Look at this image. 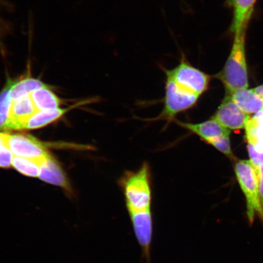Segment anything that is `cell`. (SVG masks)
Masks as SVG:
<instances>
[{
    "label": "cell",
    "instance_id": "cell-10",
    "mask_svg": "<svg viewBox=\"0 0 263 263\" xmlns=\"http://www.w3.org/2000/svg\"><path fill=\"white\" fill-rule=\"evenodd\" d=\"M36 111L30 95L12 100L10 115L13 130L24 129L25 123Z\"/></svg>",
    "mask_w": 263,
    "mask_h": 263
},
{
    "label": "cell",
    "instance_id": "cell-16",
    "mask_svg": "<svg viewBox=\"0 0 263 263\" xmlns=\"http://www.w3.org/2000/svg\"><path fill=\"white\" fill-rule=\"evenodd\" d=\"M35 107L37 111L55 109L61 104V100L48 86L39 88L30 95Z\"/></svg>",
    "mask_w": 263,
    "mask_h": 263
},
{
    "label": "cell",
    "instance_id": "cell-13",
    "mask_svg": "<svg viewBox=\"0 0 263 263\" xmlns=\"http://www.w3.org/2000/svg\"><path fill=\"white\" fill-rule=\"evenodd\" d=\"M29 73L18 80H11L10 97L12 100L29 95L39 88L48 86L38 79L31 77Z\"/></svg>",
    "mask_w": 263,
    "mask_h": 263
},
{
    "label": "cell",
    "instance_id": "cell-17",
    "mask_svg": "<svg viewBox=\"0 0 263 263\" xmlns=\"http://www.w3.org/2000/svg\"><path fill=\"white\" fill-rule=\"evenodd\" d=\"M11 79H8L3 89L0 92V131L13 130L11 119L12 100L10 97Z\"/></svg>",
    "mask_w": 263,
    "mask_h": 263
},
{
    "label": "cell",
    "instance_id": "cell-6",
    "mask_svg": "<svg viewBox=\"0 0 263 263\" xmlns=\"http://www.w3.org/2000/svg\"><path fill=\"white\" fill-rule=\"evenodd\" d=\"M5 143L14 157L25 158L41 164L51 156L44 144L29 136L5 134Z\"/></svg>",
    "mask_w": 263,
    "mask_h": 263
},
{
    "label": "cell",
    "instance_id": "cell-12",
    "mask_svg": "<svg viewBox=\"0 0 263 263\" xmlns=\"http://www.w3.org/2000/svg\"><path fill=\"white\" fill-rule=\"evenodd\" d=\"M248 144L259 153H263V110L250 118L246 126Z\"/></svg>",
    "mask_w": 263,
    "mask_h": 263
},
{
    "label": "cell",
    "instance_id": "cell-7",
    "mask_svg": "<svg viewBox=\"0 0 263 263\" xmlns=\"http://www.w3.org/2000/svg\"><path fill=\"white\" fill-rule=\"evenodd\" d=\"M173 122H175L183 129L196 135L203 142L213 147H215L219 141L230 135V130L222 126L213 118L197 123L183 122L178 120H175Z\"/></svg>",
    "mask_w": 263,
    "mask_h": 263
},
{
    "label": "cell",
    "instance_id": "cell-20",
    "mask_svg": "<svg viewBox=\"0 0 263 263\" xmlns=\"http://www.w3.org/2000/svg\"><path fill=\"white\" fill-rule=\"evenodd\" d=\"M249 157L251 158V162L253 165H259L263 164V153H259L256 151L251 144L248 145Z\"/></svg>",
    "mask_w": 263,
    "mask_h": 263
},
{
    "label": "cell",
    "instance_id": "cell-23",
    "mask_svg": "<svg viewBox=\"0 0 263 263\" xmlns=\"http://www.w3.org/2000/svg\"><path fill=\"white\" fill-rule=\"evenodd\" d=\"M5 25H3L2 24V21L1 20H0V34H1V33L2 32V28L3 27V26H4Z\"/></svg>",
    "mask_w": 263,
    "mask_h": 263
},
{
    "label": "cell",
    "instance_id": "cell-21",
    "mask_svg": "<svg viewBox=\"0 0 263 263\" xmlns=\"http://www.w3.org/2000/svg\"><path fill=\"white\" fill-rule=\"evenodd\" d=\"M253 166L254 167L256 176H257L259 196H260L261 203L263 209V164H259V165H253Z\"/></svg>",
    "mask_w": 263,
    "mask_h": 263
},
{
    "label": "cell",
    "instance_id": "cell-15",
    "mask_svg": "<svg viewBox=\"0 0 263 263\" xmlns=\"http://www.w3.org/2000/svg\"><path fill=\"white\" fill-rule=\"evenodd\" d=\"M233 20L231 31L235 32L251 19L256 0H232Z\"/></svg>",
    "mask_w": 263,
    "mask_h": 263
},
{
    "label": "cell",
    "instance_id": "cell-22",
    "mask_svg": "<svg viewBox=\"0 0 263 263\" xmlns=\"http://www.w3.org/2000/svg\"><path fill=\"white\" fill-rule=\"evenodd\" d=\"M255 93H257L259 96L263 98V84L259 85L258 87H256L255 88H253Z\"/></svg>",
    "mask_w": 263,
    "mask_h": 263
},
{
    "label": "cell",
    "instance_id": "cell-18",
    "mask_svg": "<svg viewBox=\"0 0 263 263\" xmlns=\"http://www.w3.org/2000/svg\"><path fill=\"white\" fill-rule=\"evenodd\" d=\"M12 166L18 172L26 176L37 177L40 172V163L25 158L13 157Z\"/></svg>",
    "mask_w": 263,
    "mask_h": 263
},
{
    "label": "cell",
    "instance_id": "cell-5",
    "mask_svg": "<svg viewBox=\"0 0 263 263\" xmlns=\"http://www.w3.org/2000/svg\"><path fill=\"white\" fill-rule=\"evenodd\" d=\"M166 77L189 88L199 96L202 97L208 90L211 77L199 70L187 61L183 54L179 64L172 70L162 68Z\"/></svg>",
    "mask_w": 263,
    "mask_h": 263
},
{
    "label": "cell",
    "instance_id": "cell-8",
    "mask_svg": "<svg viewBox=\"0 0 263 263\" xmlns=\"http://www.w3.org/2000/svg\"><path fill=\"white\" fill-rule=\"evenodd\" d=\"M212 118L229 130H239L246 127L251 117L227 95Z\"/></svg>",
    "mask_w": 263,
    "mask_h": 263
},
{
    "label": "cell",
    "instance_id": "cell-14",
    "mask_svg": "<svg viewBox=\"0 0 263 263\" xmlns=\"http://www.w3.org/2000/svg\"><path fill=\"white\" fill-rule=\"evenodd\" d=\"M70 108H55V109L37 111L26 121L24 129H36L47 126L58 120L68 112Z\"/></svg>",
    "mask_w": 263,
    "mask_h": 263
},
{
    "label": "cell",
    "instance_id": "cell-11",
    "mask_svg": "<svg viewBox=\"0 0 263 263\" xmlns=\"http://www.w3.org/2000/svg\"><path fill=\"white\" fill-rule=\"evenodd\" d=\"M229 95L246 114H256L263 110V98L253 89H240Z\"/></svg>",
    "mask_w": 263,
    "mask_h": 263
},
{
    "label": "cell",
    "instance_id": "cell-3",
    "mask_svg": "<svg viewBox=\"0 0 263 263\" xmlns=\"http://www.w3.org/2000/svg\"><path fill=\"white\" fill-rule=\"evenodd\" d=\"M200 97L189 88L166 77L163 110L159 116L152 121L164 120L167 123L173 122L177 115L195 107Z\"/></svg>",
    "mask_w": 263,
    "mask_h": 263
},
{
    "label": "cell",
    "instance_id": "cell-1",
    "mask_svg": "<svg viewBox=\"0 0 263 263\" xmlns=\"http://www.w3.org/2000/svg\"><path fill=\"white\" fill-rule=\"evenodd\" d=\"M118 184L129 215L153 212L152 174L149 163L144 162L136 171H125Z\"/></svg>",
    "mask_w": 263,
    "mask_h": 263
},
{
    "label": "cell",
    "instance_id": "cell-2",
    "mask_svg": "<svg viewBox=\"0 0 263 263\" xmlns=\"http://www.w3.org/2000/svg\"><path fill=\"white\" fill-rule=\"evenodd\" d=\"M249 22L235 32L231 51L222 70L216 75L226 88L227 94L248 88V71L246 57V34Z\"/></svg>",
    "mask_w": 263,
    "mask_h": 263
},
{
    "label": "cell",
    "instance_id": "cell-9",
    "mask_svg": "<svg viewBox=\"0 0 263 263\" xmlns=\"http://www.w3.org/2000/svg\"><path fill=\"white\" fill-rule=\"evenodd\" d=\"M39 177L46 183L61 187L70 198L74 196V190L67 176L57 161L51 156L41 163Z\"/></svg>",
    "mask_w": 263,
    "mask_h": 263
},
{
    "label": "cell",
    "instance_id": "cell-19",
    "mask_svg": "<svg viewBox=\"0 0 263 263\" xmlns=\"http://www.w3.org/2000/svg\"><path fill=\"white\" fill-rule=\"evenodd\" d=\"M13 157V154L5 143V133H0V167L9 168L11 167Z\"/></svg>",
    "mask_w": 263,
    "mask_h": 263
},
{
    "label": "cell",
    "instance_id": "cell-4",
    "mask_svg": "<svg viewBox=\"0 0 263 263\" xmlns=\"http://www.w3.org/2000/svg\"><path fill=\"white\" fill-rule=\"evenodd\" d=\"M235 173L246 197V214L250 225L254 222L256 216L263 223V209L257 176L250 160H239L235 164Z\"/></svg>",
    "mask_w": 263,
    "mask_h": 263
}]
</instances>
